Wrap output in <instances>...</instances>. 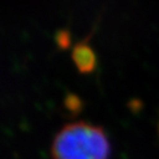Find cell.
I'll return each instance as SVG.
<instances>
[{"mask_svg":"<svg viewBox=\"0 0 159 159\" xmlns=\"http://www.w3.org/2000/svg\"><path fill=\"white\" fill-rule=\"evenodd\" d=\"M72 57L74 60L77 69L83 73L91 72L95 67L96 63V57L92 49L85 43L77 44L73 50Z\"/></svg>","mask_w":159,"mask_h":159,"instance_id":"7a4b0ae2","label":"cell"},{"mask_svg":"<svg viewBox=\"0 0 159 159\" xmlns=\"http://www.w3.org/2000/svg\"><path fill=\"white\" fill-rule=\"evenodd\" d=\"M109 152L104 130L84 122L64 126L52 144L53 159H108Z\"/></svg>","mask_w":159,"mask_h":159,"instance_id":"6da1fadb","label":"cell"}]
</instances>
